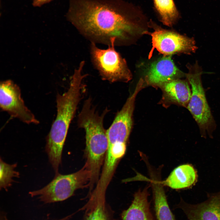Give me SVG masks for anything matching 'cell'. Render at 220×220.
Returning <instances> with one entry per match:
<instances>
[{"mask_svg": "<svg viewBox=\"0 0 220 220\" xmlns=\"http://www.w3.org/2000/svg\"><path fill=\"white\" fill-rule=\"evenodd\" d=\"M0 107L11 116L24 123L37 124L39 123L25 105L19 87L10 80L0 83Z\"/></svg>", "mask_w": 220, "mask_h": 220, "instance_id": "cell-8", "label": "cell"}, {"mask_svg": "<svg viewBox=\"0 0 220 220\" xmlns=\"http://www.w3.org/2000/svg\"><path fill=\"white\" fill-rule=\"evenodd\" d=\"M105 196L91 194L86 206L85 220H108Z\"/></svg>", "mask_w": 220, "mask_h": 220, "instance_id": "cell-16", "label": "cell"}, {"mask_svg": "<svg viewBox=\"0 0 220 220\" xmlns=\"http://www.w3.org/2000/svg\"><path fill=\"white\" fill-rule=\"evenodd\" d=\"M53 0H33L32 5L34 7H41Z\"/></svg>", "mask_w": 220, "mask_h": 220, "instance_id": "cell-19", "label": "cell"}, {"mask_svg": "<svg viewBox=\"0 0 220 220\" xmlns=\"http://www.w3.org/2000/svg\"><path fill=\"white\" fill-rule=\"evenodd\" d=\"M106 110L99 115L89 98L85 101L78 116V125L84 129L86 133V161L85 164L93 176L99 174L108 148L107 130L103 125Z\"/></svg>", "mask_w": 220, "mask_h": 220, "instance_id": "cell-3", "label": "cell"}, {"mask_svg": "<svg viewBox=\"0 0 220 220\" xmlns=\"http://www.w3.org/2000/svg\"><path fill=\"white\" fill-rule=\"evenodd\" d=\"M126 150V143L108 142L103 169L95 189V191L101 193H105L117 163L124 155Z\"/></svg>", "mask_w": 220, "mask_h": 220, "instance_id": "cell-11", "label": "cell"}, {"mask_svg": "<svg viewBox=\"0 0 220 220\" xmlns=\"http://www.w3.org/2000/svg\"><path fill=\"white\" fill-rule=\"evenodd\" d=\"M201 72L196 68L186 74L191 86V95L187 108L196 122L201 136L210 137L216 128V124L207 101L201 80Z\"/></svg>", "mask_w": 220, "mask_h": 220, "instance_id": "cell-6", "label": "cell"}, {"mask_svg": "<svg viewBox=\"0 0 220 220\" xmlns=\"http://www.w3.org/2000/svg\"><path fill=\"white\" fill-rule=\"evenodd\" d=\"M17 163L9 164L5 162L0 158V188L7 190L14 181L13 177H19V173L15 170Z\"/></svg>", "mask_w": 220, "mask_h": 220, "instance_id": "cell-18", "label": "cell"}, {"mask_svg": "<svg viewBox=\"0 0 220 220\" xmlns=\"http://www.w3.org/2000/svg\"><path fill=\"white\" fill-rule=\"evenodd\" d=\"M152 184L154 211L156 220H176L167 202L160 181L148 180Z\"/></svg>", "mask_w": 220, "mask_h": 220, "instance_id": "cell-15", "label": "cell"}, {"mask_svg": "<svg viewBox=\"0 0 220 220\" xmlns=\"http://www.w3.org/2000/svg\"><path fill=\"white\" fill-rule=\"evenodd\" d=\"M79 66L74 72L69 88L62 94L56 96L57 116L46 138V151L49 161L57 166L61 163L62 150L69 125L83 92L82 81L86 76L82 74Z\"/></svg>", "mask_w": 220, "mask_h": 220, "instance_id": "cell-2", "label": "cell"}, {"mask_svg": "<svg viewBox=\"0 0 220 220\" xmlns=\"http://www.w3.org/2000/svg\"><path fill=\"white\" fill-rule=\"evenodd\" d=\"M186 76L175 65L171 56H165L151 63L143 79L147 85L159 86L172 80Z\"/></svg>", "mask_w": 220, "mask_h": 220, "instance_id": "cell-9", "label": "cell"}, {"mask_svg": "<svg viewBox=\"0 0 220 220\" xmlns=\"http://www.w3.org/2000/svg\"><path fill=\"white\" fill-rule=\"evenodd\" d=\"M197 179L196 171L193 167L189 164H184L175 168L165 180L160 182L163 186L178 190L191 187Z\"/></svg>", "mask_w": 220, "mask_h": 220, "instance_id": "cell-14", "label": "cell"}, {"mask_svg": "<svg viewBox=\"0 0 220 220\" xmlns=\"http://www.w3.org/2000/svg\"><path fill=\"white\" fill-rule=\"evenodd\" d=\"M91 173L85 165L79 170L72 174H55L53 179L40 189L30 192L33 197L37 196L45 204L61 201L72 196L77 189L89 186Z\"/></svg>", "mask_w": 220, "mask_h": 220, "instance_id": "cell-4", "label": "cell"}, {"mask_svg": "<svg viewBox=\"0 0 220 220\" xmlns=\"http://www.w3.org/2000/svg\"><path fill=\"white\" fill-rule=\"evenodd\" d=\"M148 188L140 189L134 193L131 205L121 213L122 220H156L148 200Z\"/></svg>", "mask_w": 220, "mask_h": 220, "instance_id": "cell-12", "label": "cell"}, {"mask_svg": "<svg viewBox=\"0 0 220 220\" xmlns=\"http://www.w3.org/2000/svg\"><path fill=\"white\" fill-rule=\"evenodd\" d=\"M155 7L162 22L172 26L179 17L178 12L173 0H153Z\"/></svg>", "mask_w": 220, "mask_h": 220, "instance_id": "cell-17", "label": "cell"}, {"mask_svg": "<svg viewBox=\"0 0 220 220\" xmlns=\"http://www.w3.org/2000/svg\"><path fill=\"white\" fill-rule=\"evenodd\" d=\"M175 208L181 209L189 220H220V192L209 195L204 201L191 204L182 199Z\"/></svg>", "mask_w": 220, "mask_h": 220, "instance_id": "cell-10", "label": "cell"}, {"mask_svg": "<svg viewBox=\"0 0 220 220\" xmlns=\"http://www.w3.org/2000/svg\"><path fill=\"white\" fill-rule=\"evenodd\" d=\"M152 27L154 30L152 32L145 31L143 33L152 37V47L149 58L155 49L164 56L178 53H190L196 50L193 39L156 26Z\"/></svg>", "mask_w": 220, "mask_h": 220, "instance_id": "cell-7", "label": "cell"}, {"mask_svg": "<svg viewBox=\"0 0 220 220\" xmlns=\"http://www.w3.org/2000/svg\"><path fill=\"white\" fill-rule=\"evenodd\" d=\"M189 83L177 79L163 84L160 87L163 92V99L187 108L191 95Z\"/></svg>", "mask_w": 220, "mask_h": 220, "instance_id": "cell-13", "label": "cell"}, {"mask_svg": "<svg viewBox=\"0 0 220 220\" xmlns=\"http://www.w3.org/2000/svg\"><path fill=\"white\" fill-rule=\"evenodd\" d=\"M118 0H69L66 16L82 33L94 42L110 44L125 40L134 33Z\"/></svg>", "mask_w": 220, "mask_h": 220, "instance_id": "cell-1", "label": "cell"}, {"mask_svg": "<svg viewBox=\"0 0 220 220\" xmlns=\"http://www.w3.org/2000/svg\"><path fill=\"white\" fill-rule=\"evenodd\" d=\"M71 215L68 216L67 217H66L64 218H62L61 219H60L58 220H67L68 219L71 217Z\"/></svg>", "mask_w": 220, "mask_h": 220, "instance_id": "cell-20", "label": "cell"}, {"mask_svg": "<svg viewBox=\"0 0 220 220\" xmlns=\"http://www.w3.org/2000/svg\"><path fill=\"white\" fill-rule=\"evenodd\" d=\"M115 38H112L106 49L97 47L94 42L91 45V54L93 63L104 80L112 82H127L132 78V74L125 59L115 49Z\"/></svg>", "mask_w": 220, "mask_h": 220, "instance_id": "cell-5", "label": "cell"}]
</instances>
